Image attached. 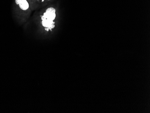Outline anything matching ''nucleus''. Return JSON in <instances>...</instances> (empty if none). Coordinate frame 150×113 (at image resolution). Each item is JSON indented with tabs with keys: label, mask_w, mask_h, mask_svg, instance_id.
Listing matches in <instances>:
<instances>
[{
	"label": "nucleus",
	"mask_w": 150,
	"mask_h": 113,
	"mask_svg": "<svg viewBox=\"0 0 150 113\" xmlns=\"http://www.w3.org/2000/svg\"><path fill=\"white\" fill-rule=\"evenodd\" d=\"M56 17L55 10L53 7L49 8L42 16V24L45 27L48 29H51L54 27V22H53Z\"/></svg>",
	"instance_id": "obj_1"
},
{
	"label": "nucleus",
	"mask_w": 150,
	"mask_h": 113,
	"mask_svg": "<svg viewBox=\"0 0 150 113\" xmlns=\"http://www.w3.org/2000/svg\"><path fill=\"white\" fill-rule=\"evenodd\" d=\"M16 2L17 5H19L22 10L25 11L29 8V4L26 0H16Z\"/></svg>",
	"instance_id": "obj_2"
}]
</instances>
